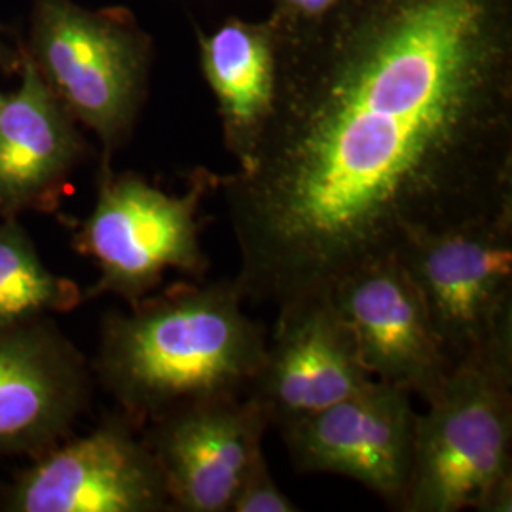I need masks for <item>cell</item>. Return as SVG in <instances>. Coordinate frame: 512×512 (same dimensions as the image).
Listing matches in <instances>:
<instances>
[{
	"label": "cell",
	"mask_w": 512,
	"mask_h": 512,
	"mask_svg": "<svg viewBox=\"0 0 512 512\" xmlns=\"http://www.w3.org/2000/svg\"><path fill=\"white\" fill-rule=\"evenodd\" d=\"M92 397V370L52 319L0 325V459L67 439Z\"/></svg>",
	"instance_id": "11"
},
{
	"label": "cell",
	"mask_w": 512,
	"mask_h": 512,
	"mask_svg": "<svg viewBox=\"0 0 512 512\" xmlns=\"http://www.w3.org/2000/svg\"><path fill=\"white\" fill-rule=\"evenodd\" d=\"M332 2L334 0H291V4H294L296 8H300L302 12H308V14L323 12V10L329 8Z\"/></svg>",
	"instance_id": "17"
},
{
	"label": "cell",
	"mask_w": 512,
	"mask_h": 512,
	"mask_svg": "<svg viewBox=\"0 0 512 512\" xmlns=\"http://www.w3.org/2000/svg\"><path fill=\"white\" fill-rule=\"evenodd\" d=\"M4 97H6V95H4V93H0V105L4 103Z\"/></svg>",
	"instance_id": "19"
},
{
	"label": "cell",
	"mask_w": 512,
	"mask_h": 512,
	"mask_svg": "<svg viewBox=\"0 0 512 512\" xmlns=\"http://www.w3.org/2000/svg\"><path fill=\"white\" fill-rule=\"evenodd\" d=\"M205 188L198 181L177 196L137 175L105 173L92 213L74 234V249L99 268V279L84 298L112 294L131 306L152 293L167 270L194 279L205 275L209 258L200 219Z\"/></svg>",
	"instance_id": "5"
},
{
	"label": "cell",
	"mask_w": 512,
	"mask_h": 512,
	"mask_svg": "<svg viewBox=\"0 0 512 512\" xmlns=\"http://www.w3.org/2000/svg\"><path fill=\"white\" fill-rule=\"evenodd\" d=\"M80 287L57 275L38 255L37 245L16 217L0 220V325L78 308Z\"/></svg>",
	"instance_id": "15"
},
{
	"label": "cell",
	"mask_w": 512,
	"mask_h": 512,
	"mask_svg": "<svg viewBox=\"0 0 512 512\" xmlns=\"http://www.w3.org/2000/svg\"><path fill=\"white\" fill-rule=\"evenodd\" d=\"M294 505L287 495L279 490L274 476L268 469L266 458L260 456L253 467L243 476L238 492L232 499L230 512H296Z\"/></svg>",
	"instance_id": "16"
},
{
	"label": "cell",
	"mask_w": 512,
	"mask_h": 512,
	"mask_svg": "<svg viewBox=\"0 0 512 512\" xmlns=\"http://www.w3.org/2000/svg\"><path fill=\"white\" fill-rule=\"evenodd\" d=\"M330 298L346 321L368 374L429 403L454 366L429 323L401 260L389 256L338 281Z\"/></svg>",
	"instance_id": "12"
},
{
	"label": "cell",
	"mask_w": 512,
	"mask_h": 512,
	"mask_svg": "<svg viewBox=\"0 0 512 512\" xmlns=\"http://www.w3.org/2000/svg\"><path fill=\"white\" fill-rule=\"evenodd\" d=\"M224 192L239 289L275 308L511 209L492 2L385 0L348 50L275 88L253 164Z\"/></svg>",
	"instance_id": "1"
},
{
	"label": "cell",
	"mask_w": 512,
	"mask_h": 512,
	"mask_svg": "<svg viewBox=\"0 0 512 512\" xmlns=\"http://www.w3.org/2000/svg\"><path fill=\"white\" fill-rule=\"evenodd\" d=\"M511 509L512 366H456L418 414L401 511Z\"/></svg>",
	"instance_id": "3"
},
{
	"label": "cell",
	"mask_w": 512,
	"mask_h": 512,
	"mask_svg": "<svg viewBox=\"0 0 512 512\" xmlns=\"http://www.w3.org/2000/svg\"><path fill=\"white\" fill-rule=\"evenodd\" d=\"M82 150L73 114L23 55L21 84L0 105V217L54 211Z\"/></svg>",
	"instance_id": "13"
},
{
	"label": "cell",
	"mask_w": 512,
	"mask_h": 512,
	"mask_svg": "<svg viewBox=\"0 0 512 512\" xmlns=\"http://www.w3.org/2000/svg\"><path fill=\"white\" fill-rule=\"evenodd\" d=\"M203 67L219 99L228 141L247 169L274 109L272 52L262 35L230 23L205 42Z\"/></svg>",
	"instance_id": "14"
},
{
	"label": "cell",
	"mask_w": 512,
	"mask_h": 512,
	"mask_svg": "<svg viewBox=\"0 0 512 512\" xmlns=\"http://www.w3.org/2000/svg\"><path fill=\"white\" fill-rule=\"evenodd\" d=\"M31 57L74 120L107 150L120 143L145 82V54L128 27L69 0H38Z\"/></svg>",
	"instance_id": "6"
},
{
	"label": "cell",
	"mask_w": 512,
	"mask_h": 512,
	"mask_svg": "<svg viewBox=\"0 0 512 512\" xmlns=\"http://www.w3.org/2000/svg\"><path fill=\"white\" fill-rule=\"evenodd\" d=\"M372 380L346 321L323 294L277 308L274 336L247 395L281 431Z\"/></svg>",
	"instance_id": "10"
},
{
	"label": "cell",
	"mask_w": 512,
	"mask_h": 512,
	"mask_svg": "<svg viewBox=\"0 0 512 512\" xmlns=\"http://www.w3.org/2000/svg\"><path fill=\"white\" fill-rule=\"evenodd\" d=\"M270 423L249 395H211L150 421L147 442L160 465L171 511L230 512Z\"/></svg>",
	"instance_id": "9"
},
{
	"label": "cell",
	"mask_w": 512,
	"mask_h": 512,
	"mask_svg": "<svg viewBox=\"0 0 512 512\" xmlns=\"http://www.w3.org/2000/svg\"><path fill=\"white\" fill-rule=\"evenodd\" d=\"M10 63V55H8V50L2 46V42H0V65H8Z\"/></svg>",
	"instance_id": "18"
},
{
	"label": "cell",
	"mask_w": 512,
	"mask_h": 512,
	"mask_svg": "<svg viewBox=\"0 0 512 512\" xmlns=\"http://www.w3.org/2000/svg\"><path fill=\"white\" fill-rule=\"evenodd\" d=\"M238 281L177 283L101 325L93 372L133 425L211 395H247L266 329L247 311Z\"/></svg>",
	"instance_id": "2"
},
{
	"label": "cell",
	"mask_w": 512,
	"mask_h": 512,
	"mask_svg": "<svg viewBox=\"0 0 512 512\" xmlns=\"http://www.w3.org/2000/svg\"><path fill=\"white\" fill-rule=\"evenodd\" d=\"M397 258L454 368L512 366V207L414 236Z\"/></svg>",
	"instance_id": "4"
},
{
	"label": "cell",
	"mask_w": 512,
	"mask_h": 512,
	"mask_svg": "<svg viewBox=\"0 0 512 512\" xmlns=\"http://www.w3.org/2000/svg\"><path fill=\"white\" fill-rule=\"evenodd\" d=\"M416 423L408 391L372 380L279 433L298 471L346 476L401 511Z\"/></svg>",
	"instance_id": "8"
},
{
	"label": "cell",
	"mask_w": 512,
	"mask_h": 512,
	"mask_svg": "<svg viewBox=\"0 0 512 512\" xmlns=\"http://www.w3.org/2000/svg\"><path fill=\"white\" fill-rule=\"evenodd\" d=\"M0 511H171L160 465L124 416L67 437L0 486Z\"/></svg>",
	"instance_id": "7"
}]
</instances>
